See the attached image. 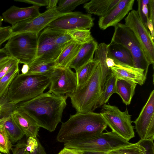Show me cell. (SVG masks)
<instances>
[{
	"label": "cell",
	"mask_w": 154,
	"mask_h": 154,
	"mask_svg": "<svg viewBox=\"0 0 154 154\" xmlns=\"http://www.w3.org/2000/svg\"><path fill=\"white\" fill-rule=\"evenodd\" d=\"M67 97L46 92L29 100L19 103L14 109L29 116L40 128L54 131L61 122Z\"/></svg>",
	"instance_id": "obj_1"
},
{
	"label": "cell",
	"mask_w": 154,
	"mask_h": 154,
	"mask_svg": "<svg viewBox=\"0 0 154 154\" xmlns=\"http://www.w3.org/2000/svg\"><path fill=\"white\" fill-rule=\"evenodd\" d=\"M107 126L100 113L76 112L62 122L56 140L64 143L84 140L103 132Z\"/></svg>",
	"instance_id": "obj_2"
},
{
	"label": "cell",
	"mask_w": 154,
	"mask_h": 154,
	"mask_svg": "<svg viewBox=\"0 0 154 154\" xmlns=\"http://www.w3.org/2000/svg\"><path fill=\"white\" fill-rule=\"evenodd\" d=\"M50 84L48 75L19 73L13 79L8 88L9 103L14 106L34 98L43 93Z\"/></svg>",
	"instance_id": "obj_3"
},
{
	"label": "cell",
	"mask_w": 154,
	"mask_h": 154,
	"mask_svg": "<svg viewBox=\"0 0 154 154\" xmlns=\"http://www.w3.org/2000/svg\"><path fill=\"white\" fill-rule=\"evenodd\" d=\"M101 78L99 63L87 82L81 87H77L75 91L66 96L70 98L72 106L76 112L92 111L101 93Z\"/></svg>",
	"instance_id": "obj_4"
},
{
	"label": "cell",
	"mask_w": 154,
	"mask_h": 154,
	"mask_svg": "<svg viewBox=\"0 0 154 154\" xmlns=\"http://www.w3.org/2000/svg\"><path fill=\"white\" fill-rule=\"evenodd\" d=\"M38 35L31 32L12 35L4 47L9 56L20 63L29 65L36 57Z\"/></svg>",
	"instance_id": "obj_5"
},
{
	"label": "cell",
	"mask_w": 154,
	"mask_h": 154,
	"mask_svg": "<svg viewBox=\"0 0 154 154\" xmlns=\"http://www.w3.org/2000/svg\"><path fill=\"white\" fill-rule=\"evenodd\" d=\"M63 31L47 26L39 33L36 57L34 60L54 62L67 44Z\"/></svg>",
	"instance_id": "obj_6"
},
{
	"label": "cell",
	"mask_w": 154,
	"mask_h": 154,
	"mask_svg": "<svg viewBox=\"0 0 154 154\" xmlns=\"http://www.w3.org/2000/svg\"><path fill=\"white\" fill-rule=\"evenodd\" d=\"M131 143L112 131L102 132L84 140L64 143V147L107 152Z\"/></svg>",
	"instance_id": "obj_7"
},
{
	"label": "cell",
	"mask_w": 154,
	"mask_h": 154,
	"mask_svg": "<svg viewBox=\"0 0 154 154\" xmlns=\"http://www.w3.org/2000/svg\"><path fill=\"white\" fill-rule=\"evenodd\" d=\"M127 48L131 53L133 66L144 70L146 76L150 65L135 36L125 24L119 23L114 26V32L111 41Z\"/></svg>",
	"instance_id": "obj_8"
},
{
	"label": "cell",
	"mask_w": 154,
	"mask_h": 154,
	"mask_svg": "<svg viewBox=\"0 0 154 154\" xmlns=\"http://www.w3.org/2000/svg\"><path fill=\"white\" fill-rule=\"evenodd\" d=\"M100 113L112 131L128 141L134 137L131 116L127 108L123 112L116 106L105 104Z\"/></svg>",
	"instance_id": "obj_9"
},
{
	"label": "cell",
	"mask_w": 154,
	"mask_h": 154,
	"mask_svg": "<svg viewBox=\"0 0 154 154\" xmlns=\"http://www.w3.org/2000/svg\"><path fill=\"white\" fill-rule=\"evenodd\" d=\"M133 32L149 63H154V42L147 27L137 11L132 10L125 19V24Z\"/></svg>",
	"instance_id": "obj_10"
},
{
	"label": "cell",
	"mask_w": 154,
	"mask_h": 154,
	"mask_svg": "<svg viewBox=\"0 0 154 154\" xmlns=\"http://www.w3.org/2000/svg\"><path fill=\"white\" fill-rule=\"evenodd\" d=\"M49 77V93L66 96L75 91L77 88L75 73L69 67L56 66Z\"/></svg>",
	"instance_id": "obj_11"
},
{
	"label": "cell",
	"mask_w": 154,
	"mask_h": 154,
	"mask_svg": "<svg viewBox=\"0 0 154 154\" xmlns=\"http://www.w3.org/2000/svg\"><path fill=\"white\" fill-rule=\"evenodd\" d=\"M94 20L90 14L72 12L59 17L47 26L66 31L77 29H90L94 25Z\"/></svg>",
	"instance_id": "obj_12"
},
{
	"label": "cell",
	"mask_w": 154,
	"mask_h": 154,
	"mask_svg": "<svg viewBox=\"0 0 154 154\" xmlns=\"http://www.w3.org/2000/svg\"><path fill=\"white\" fill-rule=\"evenodd\" d=\"M140 140L154 138V90L142 108L138 116L133 122Z\"/></svg>",
	"instance_id": "obj_13"
},
{
	"label": "cell",
	"mask_w": 154,
	"mask_h": 154,
	"mask_svg": "<svg viewBox=\"0 0 154 154\" xmlns=\"http://www.w3.org/2000/svg\"><path fill=\"white\" fill-rule=\"evenodd\" d=\"M64 14L59 13L56 9L47 10L34 18L12 26V35L25 32L35 33L39 35L50 23Z\"/></svg>",
	"instance_id": "obj_14"
},
{
	"label": "cell",
	"mask_w": 154,
	"mask_h": 154,
	"mask_svg": "<svg viewBox=\"0 0 154 154\" xmlns=\"http://www.w3.org/2000/svg\"><path fill=\"white\" fill-rule=\"evenodd\" d=\"M134 0H120L111 10L100 17L98 22L99 28L104 30L110 26H115L131 10Z\"/></svg>",
	"instance_id": "obj_15"
},
{
	"label": "cell",
	"mask_w": 154,
	"mask_h": 154,
	"mask_svg": "<svg viewBox=\"0 0 154 154\" xmlns=\"http://www.w3.org/2000/svg\"><path fill=\"white\" fill-rule=\"evenodd\" d=\"M114 66L110 68L118 79L131 81L142 86L146 78L144 70L127 64L115 62Z\"/></svg>",
	"instance_id": "obj_16"
},
{
	"label": "cell",
	"mask_w": 154,
	"mask_h": 154,
	"mask_svg": "<svg viewBox=\"0 0 154 154\" xmlns=\"http://www.w3.org/2000/svg\"><path fill=\"white\" fill-rule=\"evenodd\" d=\"M39 8L35 5L24 8L13 5L2 14V17L4 21L13 26L39 16Z\"/></svg>",
	"instance_id": "obj_17"
},
{
	"label": "cell",
	"mask_w": 154,
	"mask_h": 154,
	"mask_svg": "<svg viewBox=\"0 0 154 154\" xmlns=\"http://www.w3.org/2000/svg\"><path fill=\"white\" fill-rule=\"evenodd\" d=\"M11 116L15 123L27 137L37 138L40 128L29 116L22 111L14 109Z\"/></svg>",
	"instance_id": "obj_18"
},
{
	"label": "cell",
	"mask_w": 154,
	"mask_h": 154,
	"mask_svg": "<svg viewBox=\"0 0 154 154\" xmlns=\"http://www.w3.org/2000/svg\"><path fill=\"white\" fill-rule=\"evenodd\" d=\"M98 45L94 39L82 44L76 55L69 64V67L76 71L93 60L95 51Z\"/></svg>",
	"instance_id": "obj_19"
},
{
	"label": "cell",
	"mask_w": 154,
	"mask_h": 154,
	"mask_svg": "<svg viewBox=\"0 0 154 154\" xmlns=\"http://www.w3.org/2000/svg\"><path fill=\"white\" fill-rule=\"evenodd\" d=\"M120 0H91L85 3L83 8L90 14H94L100 17L111 10Z\"/></svg>",
	"instance_id": "obj_20"
},
{
	"label": "cell",
	"mask_w": 154,
	"mask_h": 154,
	"mask_svg": "<svg viewBox=\"0 0 154 154\" xmlns=\"http://www.w3.org/2000/svg\"><path fill=\"white\" fill-rule=\"evenodd\" d=\"M107 56L115 62L133 66L131 53L127 48L120 44L111 42L108 44Z\"/></svg>",
	"instance_id": "obj_21"
},
{
	"label": "cell",
	"mask_w": 154,
	"mask_h": 154,
	"mask_svg": "<svg viewBox=\"0 0 154 154\" xmlns=\"http://www.w3.org/2000/svg\"><path fill=\"white\" fill-rule=\"evenodd\" d=\"M82 45L73 40L68 43L55 61L56 66L69 67L70 63L76 55Z\"/></svg>",
	"instance_id": "obj_22"
},
{
	"label": "cell",
	"mask_w": 154,
	"mask_h": 154,
	"mask_svg": "<svg viewBox=\"0 0 154 154\" xmlns=\"http://www.w3.org/2000/svg\"><path fill=\"white\" fill-rule=\"evenodd\" d=\"M108 45L104 43L99 44L95 51L93 59L97 60L100 67L101 78V90L102 92L106 79L111 71L107 66L106 60L107 57Z\"/></svg>",
	"instance_id": "obj_23"
},
{
	"label": "cell",
	"mask_w": 154,
	"mask_h": 154,
	"mask_svg": "<svg viewBox=\"0 0 154 154\" xmlns=\"http://www.w3.org/2000/svg\"><path fill=\"white\" fill-rule=\"evenodd\" d=\"M117 78L111 72L106 78L103 90L94 106L92 111L107 103L112 95L116 93Z\"/></svg>",
	"instance_id": "obj_24"
},
{
	"label": "cell",
	"mask_w": 154,
	"mask_h": 154,
	"mask_svg": "<svg viewBox=\"0 0 154 154\" xmlns=\"http://www.w3.org/2000/svg\"><path fill=\"white\" fill-rule=\"evenodd\" d=\"M137 84L131 81L118 79L116 82V93L126 105L130 104Z\"/></svg>",
	"instance_id": "obj_25"
},
{
	"label": "cell",
	"mask_w": 154,
	"mask_h": 154,
	"mask_svg": "<svg viewBox=\"0 0 154 154\" xmlns=\"http://www.w3.org/2000/svg\"><path fill=\"white\" fill-rule=\"evenodd\" d=\"M99 63L98 60L93 59L75 71L77 87H81L87 82Z\"/></svg>",
	"instance_id": "obj_26"
},
{
	"label": "cell",
	"mask_w": 154,
	"mask_h": 154,
	"mask_svg": "<svg viewBox=\"0 0 154 154\" xmlns=\"http://www.w3.org/2000/svg\"><path fill=\"white\" fill-rule=\"evenodd\" d=\"M29 69L26 75H42L49 76L56 67L54 62L34 60L28 65Z\"/></svg>",
	"instance_id": "obj_27"
},
{
	"label": "cell",
	"mask_w": 154,
	"mask_h": 154,
	"mask_svg": "<svg viewBox=\"0 0 154 154\" xmlns=\"http://www.w3.org/2000/svg\"><path fill=\"white\" fill-rule=\"evenodd\" d=\"M3 127L7 132L12 144L17 143L25 135L14 121L11 114L5 122Z\"/></svg>",
	"instance_id": "obj_28"
},
{
	"label": "cell",
	"mask_w": 154,
	"mask_h": 154,
	"mask_svg": "<svg viewBox=\"0 0 154 154\" xmlns=\"http://www.w3.org/2000/svg\"><path fill=\"white\" fill-rule=\"evenodd\" d=\"M88 1L89 0H60L56 9L60 14H67L72 12L78 6Z\"/></svg>",
	"instance_id": "obj_29"
},
{
	"label": "cell",
	"mask_w": 154,
	"mask_h": 154,
	"mask_svg": "<svg viewBox=\"0 0 154 154\" xmlns=\"http://www.w3.org/2000/svg\"><path fill=\"white\" fill-rule=\"evenodd\" d=\"M20 71L19 64H18L0 79V99L8 91L11 82L19 73Z\"/></svg>",
	"instance_id": "obj_30"
},
{
	"label": "cell",
	"mask_w": 154,
	"mask_h": 154,
	"mask_svg": "<svg viewBox=\"0 0 154 154\" xmlns=\"http://www.w3.org/2000/svg\"><path fill=\"white\" fill-rule=\"evenodd\" d=\"M72 40L80 44L87 43L94 38L89 29H77L66 31Z\"/></svg>",
	"instance_id": "obj_31"
},
{
	"label": "cell",
	"mask_w": 154,
	"mask_h": 154,
	"mask_svg": "<svg viewBox=\"0 0 154 154\" xmlns=\"http://www.w3.org/2000/svg\"><path fill=\"white\" fill-rule=\"evenodd\" d=\"M143 147L137 143H131L126 146L109 151L108 154H142Z\"/></svg>",
	"instance_id": "obj_32"
},
{
	"label": "cell",
	"mask_w": 154,
	"mask_h": 154,
	"mask_svg": "<svg viewBox=\"0 0 154 154\" xmlns=\"http://www.w3.org/2000/svg\"><path fill=\"white\" fill-rule=\"evenodd\" d=\"M13 146L9 137L3 126L0 127V152L9 154Z\"/></svg>",
	"instance_id": "obj_33"
},
{
	"label": "cell",
	"mask_w": 154,
	"mask_h": 154,
	"mask_svg": "<svg viewBox=\"0 0 154 154\" xmlns=\"http://www.w3.org/2000/svg\"><path fill=\"white\" fill-rule=\"evenodd\" d=\"M18 60L8 56L0 60V79L5 75L16 65L19 64Z\"/></svg>",
	"instance_id": "obj_34"
},
{
	"label": "cell",
	"mask_w": 154,
	"mask_h": 154,
	"mask_svg": "<svg viewBox=\"0 0 154 154\" xmlns=\"http://www.w3.org/2000/svg\"><path fill=\"white\" fill-rule=\"evenodd\" d=\"M137 2L138 7L137 12L140 20L147 27L149 0H138Z\"/></svg>",
	"instance_id": "obj_35"
},
{
	"label": "cell",
	"mask_w": 154,
	"mask_h": 154,
	"mask_svg": "<svg viewBox=\"0 0 154 154\" xmlns=\"http://www.w3.org/2000/svg\"><path fill=\"white\" fill-rule=\"evenodd\" d=\"M154 138L140 140L137 143L144 148L142 154H154Z\"/></svg>",
	"instance_id": "obj_36"
},
{
	"label": "cell",
	"mask_w": 154,
	"mask_h": 154,
	"mask_svg": "<svg viewBox=\"0 0 154 154\" xmlns=\"http://www.w3.org/2000/svg\"><path fill=\"white\" fill-rule=\"evenodd\" d=\"M12 35L11 26L0 27V48L3 43L8 41Z\"/></svg>",
	"instance_id": "obj_37"
},
{
	"label": "cell",
	"mask_w": 154,
	"mask_h": 154,
	"mask_svg": "<svg viewBox=\"0 0 154 154\" xmlns=\"http://www.w3.org/2000/svg\"><path fill=\"white\" fill-rule=\"evenodd\" d=\"M39 141L37 138L28 137L26 143V149L29 153L33 152L38 148Z\"/></svg>",
	"instance_id": "obj_38"
},
{
	"label": "cell",
	"mask_w": 154,
	"mask_h": 154,
	"mask_svg": "<svg viewBox=\"0 0 154 154\" xmlns=\"http://www.w3.org/2000/svg\"><path fill=\"white\" fill-rule=\"evenodd\" d=\"M26 143L24 142L18 143L12 148V151L13 154H25L26 151Z\"/></svg>",
	"instance_id": "obj_39"
},
{
	"label": "cell",
	"mask_w": 154,
	"mask_h": 154,
	"mask_svg": "<svg viewBox=\"0 0 154 154\" xmlns=\"http://www.w3.org/2000/svg\"><path fill=\"white\" fill-rule=\"evenodd\" d=\"M15 1L31 4L39 7L46 6L47 5V0H15Z\"/></svg>",
	"instance_id": "obj_40"
},
{
	"label": "cell",
	"mask_w": 154,
	"mask_h": 154,
	"mask_svg": "<svg viewBox=\"0 0 154 154\" xmlns=\"http://www.w3.org/2000/svg\"><path fill=\"white\" fill-rule=\"evenodd\" d=\"M58 154H82L80 150L64 147Z\"/></svg>",
	"instance_id": "obj_41"
},
{
	"label": "cell",
	"mask_w": 154,
	"mask_h": 154,
	"mask_svg": "<svg viewBox=\"0 0 154 154\" xmlns=\"http://www.w3.org/2000/svg\"><path fill=\"white\" fill-rule=\"evenodd\" d=\"M148 18L154 24V0H149L148 4Z\"/></svg>",
	"instance_id": "obj_42"
},
{
	"label": "cell",
	"mask_w": 154,
	"mask_h": 154,
	"mask_svg": "<svg viewBox=\"0 0 154 154\" xmlns=\"http://www.w3.org/2000/svg\"><path fill=\"white\" fill-rule=\"evenodd\" d=\"M58 0H47V10L56 8Z\"/></svg>",
	"instance_id": "obj_43"
},
{
	"label": "cell",
	"mask_w": 154,
	"mask_h": 154,
	"mask_svg": "<svg viewBox=\"0 0 154 154\" xmlns=\"http://www.w3.org/2000/svg\"><path fill=\"white\" fill-rule=\"evenodd\" d=\"M147 27L149 30V31L150 34L152 39L154 41V30H153V24L148 18L147 23Z\"/></svg>",
	"instance_id": "obj_44"
},
{
	"label": "cell",
	"mask_w": 154,
	"mask_h": 154,
	"mask_svg": "<svg viewBox=\"0 0 154 154\" xmlns=\"http://www.w3.org/2000/svg\"><path fill=\"white\" fill-rule=\"evenodd\" d=\"M29 154H47V153L44 148L39 141L38 148L33 152L29 153Z\"/></svg>",
	"instance_id": "obj_45"
},
{
	"label": "cell",
	"mask_w": 154,
	"mask_h": 154,
	"mask_svg": "<svg viewBox=\"0 0 154 154\" xmlns=\"http://www.w3.org/2000/svg\"><path fill=\"white\" fill-rule=\"evenodd\" d=\"M8 56H10L5 48H0V60Z\"/></svg>",
	"instance_id": "obj_46"
},
{
	"label": "cell",
	"mask_w": 154,
	"mask_h": 154,
	"mask_svg": "<svg viewBox=\"0 0 154 154\" xmlns=\"http://www.w3.org/2000/svg\"><path fill=\"white\" fill-rule=\"evenodd\" d=\"M106 63L107 66L109 68L114 66L115 65L114 60L112 58L108 57L106 59Z\"/></svg>",
	"instance_id": "obj_47"
},
{
	"label": "cell",
	"mask_w": 154,
	"mask_h": 154,
	"mask_svg": "<svg viewBox=\"0 0 154 154\" xmlns=\"http://www.w3.org/2000/svg\"><path fill=\"white\" fill-rule=\"evenodd\" d=\"M82 154H108L106 152L80 150Z\"/></svg>",
	"instance_id": "obj_48"
},
{
	"label": "cell",
	"mask_w": 154,
	"mask_h": 154,
	"mask_svg": "<svg viewBox=\"0 0 154 154\" xmlns=\"http://www.w3.org/2000/svg\"><path fill=\"white\" fill-rule=\"evenodd\" d=\"M29 69V67L28 64H23L21 69V73L25 74L27 73Z\"/></svg>",
	"instance_id": "obj_49"
},
{
	"label": "cell",
	"mask_w": 154,
	"mask_h": 154,
	"mask_svg": "<svg viewBox=\"0 0 154 154\" xmlns=\"http://www.w3.org/2000/svg\"><path fill=\"white\" fill-rule=\"evenodd\" d=\"M11 115L8 117L0 119V127H2L3 126L5 122Z\"/></svg>",
	"instance_id": "obj_50"
},
{
	"label": "cell",
	"mask_w": 154,
	"mask_h": 154,
	"mask_svg": "<svg viewBox=\"0 0 154 154\" xmlns=\"http://www.w3.org/2000/svg\"><path fill=\"white\" fill-rule=\"evenodd\" d=\"M3 20V18L2 16L0 15V27H2V21Z\"/></svg>",
	"instance_id": "obj_51"
},
{
	"label": "cell",
	"mask_w": 154,
	"mask_h": 154,
	"mask_svg": "<svg viewBox=\"0 0 154 154\" xmlns=\"http://www.w3.org/2000/svg\"><path fill=\"white\" fill-rule=\"evenodd\" d=\"M25 154H29V152H27V151H26V152H25Z\"/></svg>",
	"instance_id": "obj_52"
},
{
	"label": "cell",
	"mask_w": 154,
	"mask_h": 154,
	"mask_svg": "<svg viewBox=\"0 0 154 154\" xmlns=\"http://www.w3.org/2000/svg\"><path fill=\"white\" fill-rule=\"evenodd\" d=\"M0 154H3L0 152Z\"/></svg>",
	"instance_id": "obj_53"
}]
</instances>
